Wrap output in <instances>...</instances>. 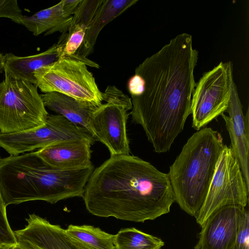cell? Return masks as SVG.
<instances>
[{"instance_id": "cell-1", "label": "cell", "mask_w": 249, "mask_h": 249, "mask_svg": "<svg viewBox=\"0 0 249 249\" xmlns=\"http://www.w3.org/2000/svg\"><path fill=\"white\" fill-rule=\"evenodd\" d=\"M198 52L192 36L177 35L135 69L143 80L142 92L131 98L133 122L141 125L154 151H168L192 113Z\"/></svg>"}, {"instance_id": "cell-2", "label": "cell", "mask_w": 249, "mask_h": 249, "mask_svg": "<svg viewBox=\"0 0 249 249\" xmlns=\"http://www.w3.org/2000/svg\"><path fill=\"white\" fill-rule=\"evenodd\" d=\"M82 197L93 215L135 222L168 213L175 202L167 174L130 154L110 156L94 169Z\"/></svg>"}, {"instance_id": "cell-3", "label": "cell", "mask_w": 249, "mask_h": 249, "mask_svg": "<svg viewBox=\"0 0 249 249\" xmlns=\"http://www.w3.org/2000/svg\"><path fill=\"white\" fill-rule=\"evenodd\" d=\"M62 170L47 163L37 151L0 158V193L6 206L34 200L54 204L82 197L93 170Z\"/></svg>"}, {"instance_id": "cell-4", "label": "cell", "mask_w": 249, "mask_h": 249, "mask_svg": "<svg viewBox=\"0 0 249 249\" xmlns=\"http://www.w3.org/2000/svg\"><path fill=\"white\" fill-rule=\"evenodd\" d=\"M224 145L220 133L204 127L188 139L169 167L175 201L191 216L197 215L204 202Z\"/></svg>"}, {"instance_id": "cell-5", "label": "cell", "mask_w": 249, "mask_h": 249, "mask_svg": "<svg viewBox=\"0 0 249 249\" xmlns=\"http://www.w3.org/2000/svg\"><path fill=\"white\" fill-rule=\"evenodd\" d=\"M87 65L99 68L97 64L76 53L59 59L34 72L36 86L44 93L56 92L100 106L103 92Z\"/></svg>"}, {"instance_id": "cell-6", "label": "cell", "mask_w": 249, "mask_h": 249, "mask_svg": "<svg viewBox=\"0 0 249 249\" xmlns=\"http://www.w3.org/2000/svg\"><path fill=\"white\" fill-rule=\"evenodd\" d=\"M48 113L37 87L5 73L0 82V132L35 129L45 124Z\"/></svg>"}, {"instance_id": "cell-7", "label": "cell", "mask_w": 249, "mask_h": 249, "mask_svg": "<svg viewBox=\"0 0 249 249\" xmlns=\"http://www.w3.org/2000/svg\"><path fill=\"white\" fill-rule=\"evenodd\" d=\"M102 104L92 113L89 130L96 141L104 144L110 156L129 155L126 132L127 111L132 108L131 99L115 86L103 92Z\"/></svg>"}, {"instance_id": "cell-8", "label": "cell", "mask_w": 249, "mask_h": 249, "mask_svg": "<svg viewBox=\"0 0 249 249\" xmlns=\"http://www.w3.org/2000/svg\"><path fill=\"white\" fill-rule=\"evenodd\" d=\"M249 192L239 162L231 148L224 145L204 202L195 217L196 222L201 226L213 213L226 205L245 207Z\"/></svg>"}, {"instance_id": "cell-9", "label": "cell", "mask_w": 249, "mask_h": 249, "mask_svg": "<svg viewBox=\"0 0 249 249\" xmlns=\"http://www.w3.org/2000/svg\"><path fill=\"white\" fill-rule=\"evenodd\" d=\"M231 61L220 62L203 73L196 83L192 98V127L198 131L228 108L233 81Z\"/></svg>"}, {"instance_id": "cell-10", "label": "cell", "mask_w": 249, "mask_h": 249, "mask_svg": "<svg viewBox=\"0 0 249 249\" xmlns=\"http://www.w3.org/2000/svg\"><path fill=\"white\" fill-rule=\"evenodd\" d=\"M71 141L93 144L96 140L87 129L59 114L48 115L45 124L35 129L12 133L0 132V147L11 156Z\"/></svg>"}, {"instance_id": "cell-11", "label": "cell", "mask_w": 249, "mask_h": 249, "mask_svg": "<svg viewBox=\"0 0 249 249\" xmlns=\"http://www.w3.org/2000/svg\"><path fill=\"white\" fill-rule=\"evenodd\" d=\"M245 210L231 204L213 213L201 226L195 249H231Z\"/></svg>"}, {"instance_id": "cell-12", "label": "cell", "mask_w": 249, "mask_h": 249, "mask_svg": "<svg viewBox=\"0 0 249 249\" xmlns=\"http://www.w3.org/2000/svg\"><path fill=\"white\" fill-rule=\"evenodd\" d=\"M25 220V227L14 233L17 242L26 249H83L60 226L35 214Z\"/></svg>"}, {"instance_id": "cell-13", "label": "cell", "mask_w": 249, "mask_h": 249, "mask_svg": "<svg viewBox=\"0 0 249 249\" xmlns=\"http://www.w3.org/2000/svg\"><path fill=\"white\" fill-rule=\"evenodd\" d=\"M226 111L221 116L225 121L231 143L230 147L237 159L247 186L249 187V113L244 115L236 86L232 83L231 98Z\"/></svg>"}, {"instance_id": "cell-14", "label": "cell", "mask_w": 249, "mask_h": 249, "mask_svg": "<svg viewBox=\"0 0 249 249\" xmlns=\"http://www.w3.org/2000/svg\"><path fill=\"white\" fill-rule=\"evenodd\" d=\"M91 144L86 141L63 142L39 149L38 155L51 166L62 170L89 167L91 161Z\"/></svg>"}, {"instance_id": "cell-15", "label": "cell", "mask_w": 249, "mask_h": 249, "mask_svg": "<svg viewBox=\"0 0 249 249\" xmlns=\"http://www.w3.org/2000/svg\"><path fill=\"white\" fill-rule=\"evenodd\" d=\"M68 34H63L59 41L45 51L27 56H18L12 53L5 54L4 71L17 79L36 86L34 72L41 68L57 61L67 40Z\"/></svg>"}, {"instance_id": "cell-16", "label": "cell", "mask_w": 249, "mask_h": 249, "mask_svg": "<svg viewBox=\"0 0 249 249\" xmlns=\"http://www.w3.org/2000/svg\"><path fill=\"white\" fill-rule=\"evenodd\" d=\"M40 96L44 106L49 109L89 130L90 118L99 106L56 92H47Z\"/></svg>"}, {"instance_id": "cell-17", "label": "cell", "mask_w": 249, "mask_h": 249, "mask_svg": "<svg viewBox=\"0 0 249 249\" xmlns=\"http://www.w3.org/2000/svg\"><path fill=\"white\" fill-rule=\"evenodd\" d=\"M138 0H104L88 28L82 44L76 53L87 57L91 54L98 35L110 22L135 4Z\"/></svg>"}, {"instance_id": "cell-18", "label": "cell", "mask_w": 249, "mask_h": 249, "mask_svg": "<svg viewBox=\"0 0 249 249\" xmlns=\"http://www.w3.org/2000/svg\"><path fill=\"white\" fill-rule=\"evenodd\" d=\"M72 18V16L66 18L64 16L60 1L56 4L39 11L31 16H23L21 21V24L34 36H37L42 33L48 36L57 32L66 34Z\"/></svg>"}, {"instance_id": "cell-19", "label": "cell", "mask_w": 249, "mask_h": 249, "mask_svg": "<svg viewBox=\"0 0 249 249\" xmlns=\"http://www.w3.org/2000/svg\"><path fill=\"white\" fill-rule=\"evenodd\" d=\"M67 233L83 249H116L114 235L90 225H70Z\"/></svg>"}, {"instance_id": "cell-20", "label": "cell", "mask_w": 249, "mask_h": 249, "mask_svg": "<svg viewBox=\"0 0 249 249\" xmlns=\"http://www.w3.org/2000/svg\"><path fill=\"white\" fill-rule=\"evenodd\" d=\"M116 249H161L164 245L160 239L135 228H125L114 235Z\"/></svg>"}, {"instance_id": "cell-21", "label": "cell", "mask_w": 249, "mask_h": 249, "mask_svg": "<svg viewBox=\"0 0 249 249\" xmlns=\"http://www.w3.org/2000/svg\"><path fill=\"white\" fill-rule=\"evenodd\" d=\"M6 207L0 193V243H16L14 231H12L8 220Z\"/></svg>"}, {"instance_id": "cell-22", "label": "cell", "mask_w": 249, "mask_h": 249, "mask_svg": "<svg viewBox=\"0 0 249 249\" xmlns=\"http://www.w3.org/2000/svg\"><path fill=\"white\" fill-rule=\"evenodd\" d=\"M231 249H249V215L245 210Z\"/></svg>"}, {"instance_id": "cell-23", "label": "cell", "mask_w": 249, "mask_h": 249, "mask_svg": "<svg viewBox=\"0 0 249 249\" xmlns=\"http://www.w3.org/2000/svg\"><path fill=\"white\" fill-rule=\"evenodd\" d=\"M21 12L16 0H0V18H8L17 24H21Z\"/></svg>"}, {"instance_id": "cell-24", "label": "cell", "mask_w": 249, "mask_h": 249, "mask_svg": "<svg viewBox=\"0 0 249 249\" xmlns=\"http://www.w3.org/2000/svg\"><path fill=\"white\" fill-rule=\"evenodd\" d=\"M81 0H62V10L66 18L72 17L75 12Z\"/></svg>"}, {"instance_id": "cell-25", "label": "cell", "mask_w": 249, "mask_h": 249, "mask_svg": "<svg viewBox=\"0 0 249 249\" xmlns=\"http://www.w3.org/2000/svg\"><path fill=\"white\" fill-rule=\"evenodd\" d=\"M0 249H26L17 242L13 243H0Z\"/></svg>"}, {"instance_id": "cell-26", "label": "cell", "mask_w": 249, "mask_h": 249, "mask_svg": "<svg viewBox=\"0 0 249 249\" xmlns=\"http://www.w3.org/2000/svg\"><path fill=\"white\" fill-rule=\"evenodd\" d=\"M5 61V54L0 53V72L2 73L4 71V65Z\"/></svg>"}]
</instances>
